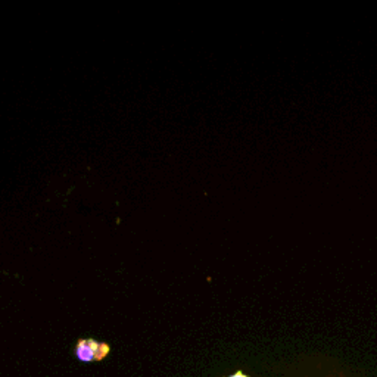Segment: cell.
I'll list each match as a JSON object with an SVG mask.
<instances>
[{
    "instance_id": "cell-1",
    "label": "cell",
    "mask_w": 377,
    "mask_h": 377,
    "mask_svg": "<svg viewBox=\"0 0 377 377\" xmlns=\"http://www.w3.org/2000/svg\"><path fill=\"white\" fill-rule=\"evenodd\" d=\"M109 351L108 345L99 343L92 339L80 341L76 349V354L83 361H93V360H102Z\"/></svg>"
},
{
    "instance_id": "cell-2",
    "label": "cell",
    "mask_w": 377,
    "mask_h": 377,
    "mask_svg": "<svg viewBox=\"0 0 377 377\" xmlns=\"http://www.w3.org/2000/svg\"><path fill=\"white\" fill-rule=\"evenodd\" d=\"M230 377H248V376H245L242 371H237L234 376H230Z\"/></svg>"
}]
</instances>
